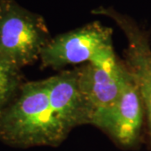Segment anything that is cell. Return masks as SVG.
<instances>
[{
  "mask_svg": "<svg viewBox=\"0 0 151 151\" xmlns=\"http://www.w3.org/2000/svg\"><path fill=\"white\" fill-rule=\"evenodd\" d=\"M121 64L122 60L113 51L76 67L87 124L95 126L119 97L122 87Z\"/></svg>",
  "mask_w": 151,
  "mask_h": 151,
  "instance_id": "6",
  "label": "cell"
},
{
  "mask_svg": "<svg viewBox=\"0 0 151 151\" xmlns=\"http://www.w3.org/2000/svg\"><path fill=\"white\" fill-rule=\"evenodd\" d=\"M110 50H113V29L94 21L51 37L39 60L42 68L60 70L92 62Z\"/></svg>",
  "mask_w": 151,
  "mask_h": 151,
  "instance_id": "3",
  "label": "cell"
},
{
  "mask_svg": "<svg viewBox=\"0 0 151 151\" xmlns=\"http://www.w3.org/2000/svg\"><path fill=\"white\" fill-rule=\"evenodd\" d=\"M7 1L8 0H0V16H1L3 11L4 9V7H5L6 4H7Z\"/></svg>",
  "mask_w": 151,
  "mask_h": 151,
  "instance_id": "9",
  "label": "cell"
},
{
  "mask_svg": "<svg viewBox=\"0 0 151 151\" xmlns=\"http://www.w3.org/2000/svg\"><path fill=\"white\" fill-rule=\"evenodd\" d=\"M49 99L53 113L67 134L76 127L87 124L76 67L50 76Z\"/></svg>",
  "mask_w": 151,
  "mask_h": 151,
  "instance_id": "7",
  "label": "cell"
},
{
  "mask_svg": "<svg viewBox=\"0 0 151 151\" xmlns=\"http://www.w3.org/2000/svg\"><path fill=\"white\" fill-rule=\"evenodd\" d=\"M22 83L20 69L0 59V113L16 95Z\"/></svg>",
  "mask_w": 151,
  "mask_h": 151,
  "instance_id": "8",
  "label": "cell"
},
{
  "mask_svg": "<svg viewBox=\"0 0 151 151\" xmlns=\"http://www.w3.org/2000/svg\"><path fill=\"white\" fill-rule=\"evenodd\" d=\"M50 77L22 83L16 95L0 113V141L27 149L57 147L67 138L51 109Z\"/></svg>",
  "mask_w": 151,
  "mask_h": 151,
  "instance_id": "1",
  "label": "cell"
},
{
  "mask_svg": "<svg viewBox=\"0 0 151 151\" xmlns=\"http://www.w3.org/2000/svg\"><path fill=\"white\" fill-rule=\"evenodd\" d=\"M92 14L110 18L126 38L124 61L139 88L145 112L144 141L151 151V41L150 33L134 19L112 7H99Z\"/></svg>",
  "mask_w": 151,
  "mask_h": 151,
  "instance_id": "5",
  "label": "cell"
},
{
  "mask_svg": "<svg viewBox=\"0 0 151 151\" xmlns=\"http://www.w3.org/2000/svg\"><path fill=\"white\" fill-rule=\"evenodd\" d=\"M50 39L43 17L7 1L0 16V59L21 70L40 60Z\"/></svg>",
  "mask_w": 151,
  "mask_h": 151,
  "instance_id": "2",
  "label": "cell"
},
{
  "mask_svg": "<svg viewBox=\"0 0 151 151\" xmlns=\"http://www.w3.org/2000/svg\"><path fill=\"white\" fill-rule=\"evenodd\" d=\"M122 87L113 107L97 121L96 127L119 148L133 150L144 142L145 112L139 88L122 60Z\"/></svg>",
  "mask_w": 151,
  "mask_h": 151,
  "instance_id": "4",
  "label": "cell"
}]
</instances>
